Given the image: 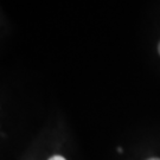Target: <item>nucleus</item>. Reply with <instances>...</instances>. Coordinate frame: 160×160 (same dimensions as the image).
<instances>
[{
	"instance_id": "f257e3e1",
	"label": "nucleus",
	"mask_w": 160,
	"mask_h": 160,
	"mask_svg": "<svg viewBox=\"0 0 160 160\" xmlns=\"http://www.w3.org/2000/svg\"><path fill=\"white\" fill-rule=\"evenodd\" d=\"M49 160H67V159H64L63 157H61V155H55V157H51Z\"/></svg>"
},
{
	"instance_id": "f03ea898",
	"label": "nucleus",
	"mask_w": 160,
	"mask_h": 160,
	"mask_svg": "<svg viewBox=\"0 0 160 160\" xmlns=\"http://www.w3.org/2000/svg\"><path fill=\"white\" fill-rule=\"evenodd\" d=\"M148 160H160V159H158V158H152V159H148Z\"/></svg>"
},
{
	"instance_id": "7ed1b4c3",
	"label": "nucleus",
	"mask_w": 160,
	"mask_h": 160,
	"mask_svg": "<svg viewBox=\"0 0 160 160\" xmlns=\"http://www.w3.org/2000/svg\"><path fill=\"white\" fill-rule=\"evenodd\" d=\"M158 50H159V53H160V43H159V48H158Z\"/></svg>"
}]
</instances>
